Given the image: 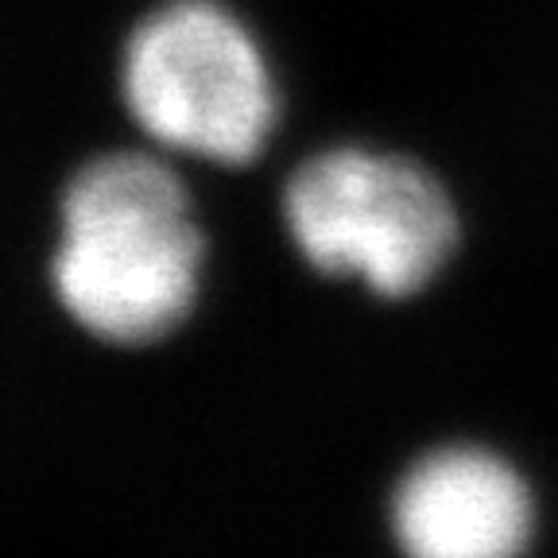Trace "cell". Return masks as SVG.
Masks as SVG:
<instances>
[{"label":"cell","instance_id":"1","mask_svg":"<svg viewBox=\"0 0 558 558\" xmlns=\"http://www.w3.org/2000/svg\"><path fill=\"white\" fill-rule=\"evenodd\" d=\"M206 236L156 151H109L70 174L47 264L54 303L105 345H156L198 306Z\"/></svg>","mask_w":558,"mask_h":558},{"label":"cell","instance_id":"2","mask_svg":"<svg viewBox=\"0 0 558 558\" xmlns=\"http://www.w3.org/2000/svg\"><path fill=\"white\" fill-rule=\"evenodd\" d=\"M121 101L163 156L248 167L279 124V82L226 0H167L121 51Z\"/></svg>","mask_w":558,"mask_h":558},{"label":"cell","instance_id":"3","mask_svg":"<svg viewBox=\"0 0 558 558\" xmlns=\"http://www.w3.org/2000/svg\"><path fill=\"white\" fill-rule=\"evenodd\" d=\"M283 229L318 276L392 303L427 291L462 241L458 206L435 174L368 144L303 159L283 191Z\"/></svg>","mask_w":558,"mask_h":558},{"label":"cell","instance_id":"4","mask_svg":"<svg viewBox=\"0 0 558 558\" xmlns=\"http://www.w3.org/2000/svg\"><path fill=\"white\" fill-rule=\"evenodd\" d=\"M388 535L400 558H527L539 535V497L508 453L442 442L396 477Z\"/></svg>","mask_w":558,"mask_h":558}]
</instances>
